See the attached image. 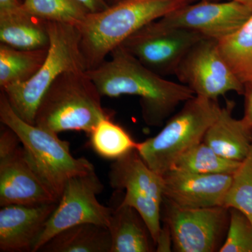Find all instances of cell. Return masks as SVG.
<instances>
[{"mask_svg":"<svg viewBox=\"0 0 252 252\" xmlns=\"http://www.w3.org/2000/svg\"><path fill=\"white\" fill-rule=\"evenodd\" d=\"M110 55L109 61L86 72L102 96L140 97L142 118L147 126H162L181 103L195 96L188 86L167 80L151 70L122 46Z\"/></svg>","mask_w":252,"mask_h":252,"instance_id":"cell-1","label":"cell"},{"mask_svg":"<svg viewBox=\"0 0 252 252\" xmlns=\"http://www.w3.org/2000/svg\"><path fill=\"white\" fill-rule=\"evenodd\" d=\"M197 0H120L107 9L89 13L77 26L86 67L102 64L113 50L149 23Z\"/></svg>","mask_w":252,"mask_h":252,"instance_id":"cell-2","label":"cell"},{"mask_svg":"<svg viewBox=\"0 0 252 252\" xmlns=\"http://www.w3.org/2000/svg\"><path fill=\"white\" fill-rule=\"evenodd\" d=\"M102 97L86 70L63 73L41 99L35 125L58 135L69 130L90 134L102 119L110 118Z\"/></svg>","mask_w":252,"mask_h":252,"instance_id":"cell-3","label":"cell"},{"mask_svg":"<svg viewBox=\"0 0 252 252\" xmlns=\"http://www.w3.org/2000/svg\"><path fill=\"white\" fill-rule=\"evenodd\" d=\"M0 121L19 137L32 166L59 200L68 180L94 170L85 158L72 157L69 142L61 140L58 134L18 117L3 91L0 94Z\"/></svg>","mask_w":252,"mask_h":252,"instance_id":"cell-4","label":"cell"},{"mask_svg":"<svg viewBox=\"0 0 252 252\" xmlns=\"http://www.w3.org/2000/svg\"><path fill=\"white\" fill-rule=\"evenodd\" d=\"M48 54L40 69L29 81L1 89L13 110L24 122L35 125L36 111L51 84L63 73L87 70L77 26L47 21Z\"/></svg>","mask_w":252,"mask_h":252,"instance_id":"cell-5","label":"cell"},{"mask_svg":"<svg viewBox=\"0 0 252 252\" xmlns=\"http://www.w3.org/2000/svg\"><path fill=\"white\" fill-rule=\"evenodd\" d=\"M220 108L217 100L195 95L185 102L157 135L137 142L136 151L153 171L162 177L182 154L203 142Z\"/></svg>","mask_w":252,"mask_h":252,"instance_id":"cell-6","label":"cell"},{"mask_svg":"<svg viewBox=\"0 0 252 252\" xmlns=\"http://www.w3.org/2000/svg\"><path fill=\"white\" fill-rule=\"evenodd\" d=\"M103 189L94 170L68 180L32 252H39L53 237L73 225L91 223L108 227L114 210L97 200Z\"/></svg>","mask_w":252,"mask_h":252,"instance_id":"cell-7","label":"cell"},{"mask_svg":"<svg viewBox=\"0 0 252 252\" xmlns=\"http://www.w3.org/2000/svg\"><path fill=\"white\" fill-rule=\"evenodd\" d=\"M204 38L197 32L167 26L158 19L136 32L121 46L145 67L164 77L175 74L189 50Z\"/></svg>","mask_w":252,"mask_h":252,"instance_id":"cell-8","label":"cell"},{"mask_svg":"<svg viewBox=\"0 0 252 252\" xmlns=\"http://www.w3.org/2000/svg\"><path fill=\"white\" fill-rule=\"evenodd\" d=\"M162 205V220L171 232L174 251L220 252L229 225V209L180 208L165 200Z\"/></svg>","mask_w":252,"mask_h":252,"instance_id":"cell-9","label":"cell"},{"mask_svg":"<svg viewBox=\"0 0 252 252\" xmlns=\"http://www.w3.org/2000/svg\"><path fill=\"white\" fill-rule=\"evenodd\" d=\"M175 74L195 95L217 100L229 92L243 94L245 86L220 53L218 41L204 38L186 54Z\"/></svg>","mask_w":252,"mask_h":252,"instance_id":"cell-10","label":"cell"},{"mask_svg":"<svg viewBox=\"0 0 252 252\" xmlns=\"http://www.w3.org/2000/svg\"><path fill=\"white\" fill-rule=\"evenodd\" d=\"M252 14V9L234 0H201L175 10L160 21L219 41L236 31Z\"/></svg>","mask_w":252,"mask_h":252,"instance_id":"cell-11","label":"cell"},{"mask_svg":"<svg viewBox=\"0 0 252 252\" xmlns=\"http://www.w3.org/2000/svg\"><path fill=\"white\" fill-rule=\"evenodd\" d=\"M233 175H205L171 169L162 176L163 200L185 209L224 206Z\"/></svg>","mask_w":252,"mask_h":252,"instance_id":"cell-12","label":"cell"},{"mask_svg":"<svg viewBox=\"0 0 252 252\" xmlns=\"http://www.w3.org/2000/svg\"><path fill=\"white\" fill-rule=\"evenodd\" d=\"M28 160L23 147L0 158V206L59 203Z\"/></svg>","mask_w":252,"mask_h":252,"instance_id":"cell-13","label":"cell"},{"mask_svg":"<svg viewBox=\"0 0 252 252\" xmlns=\"http://www.w3.org/2000/svg\"><path fill=\"white\" fill-rule=\"evenodd\" d=\"M58 203L10 205L0 210V252H31Z\"/></svg>","mask_w":252,"mask_h":252,"instance_id":"cell-14","label":"cell"},{"mask_svg":"<svg viewBox=\"0 0 252 252\" xmlns=\"http://www.w3.org/2000/svg\"><path fill=\"white\" fill-rule=\"evenodd\" d=\"M111 187L126 195L149 197L162 203L163 180L144 162L136 149L114 160L109 172Z\"/></svg>","mask_w":252,"mask_h":252,"instance_id":"cell-15","label":"cell"},{"mask_svg":"<svg viewBox=\"0 0 252 252\" xmlns=\"http://www.w3.org/2000/svg\"><path fill=\"white\" fill-rule=\"evenodd\" d=\"M234 102L228 101L209 127L203 142L217 154L233 161L242 162L252 147V132L242 119L233 116Z\"/></svg>","mask_w":252,"mask_h":252,"instance_id":"cell-16","label":"cell"},{"mask_svg":"<svg viewBox=\"0 0 252 252\" xmlns=\"http://www.w3.org/2000/svg\"><path fill=\"white\" fill-rule=\"evenodd\" d=\"M108 228L112 240L111 252H156L148 227L132 207L121 203L113 210Z\"/></svg>","mask_w":252,"mask_h":252,"instance_id":"cell-17","label":"cell"},{"mask_svg":"<svg viewBox=\"0 0 252 252\" xmlns=\"http://www.w3.org/2000/svg\"><path fill=\"white\" fill-rule=\"evenodd\" d=\"M0 42L18 49H47L50 36L47 21L22 9L0 14Z\"/></svg>","mask_w":252,"mask_h":252,"instance_id":"cell-18","label":"cell"},{"mask_svg":"<svg viewBox=\"0 0 252 252\" xmlns=\"http://www.w3.org/2000/svg\"><path fill=\"white\" fill-rule=\"evenodd\" d=\"M112 240L108 227L81 223L60 232L41 247L43 252H111Z\"/></svg>","mask_w":252,"mask_h":252,"instance_id":"cell-19","label":"cell"},{"mask_svg":"<svg viewBox=\"0 0 252 252\" xmlns=\"http://www.w3.org/2000/svg\"><path fill=\"white\" fill-rule=\"evenodd\" d=\"M47 49L24 50L0 44V87L26 82L44 63Z\"/></svg>","mask_w":252,"mask_h":252,"instance_id":"cell-20","label":"cell"},{"mask_svg":"<svg viewBox=\"0 0 252 252\" xmlns=\"http://www.w3.org/2000/svg\"><path fill=\"white\" fill-rule=\"evenodd\" d=\"M218 44L222 56L244 86L252 85V14Z\"/></svg>","mask_w":252,"mask_h":252,"instance_id":"cell-21","label":"cell"},{"mask_svg":"<svg viewBox=\"0 0 252 252\" xmlns=\"http://www.w3.org/2000/svg\"><path fill=\"white\" fill-rule=\"evenodd\" d=\"M240 163L221 157L203 141L182 154L172 169L205 175H233Z\"/></svg>","mask_w":252,"mask_h":252,"instance_id":"cell-22","label":"cell"},{"mask_svg":"<svg viewBox=\"0 0 252 252\" xmlns=\"http://www.w3.org/2000/svg\"><path fill=\"white\" fill-rule=\"evenodd\" d=\"M89 135L94 152L109 160H116L124 157L136 149L137 145L128 132L110 118L102 119Z\"/></svg>","mask_w":252,"mask_h":252,"instance_id":"cell-23","label":"cell"},{"mask_svg":"<svg viewBox=\"0 0 252 252\" xmlns=\"http://www.w3.org/2000/svg\"><path fill=\"white\" fill-rule=\"evenodd\" d=\"M23 5L29 14L44 21L77 27L90 13L77 0H23Z\"/></svg>","mask_w":252,"mask_h":252,"instance_id":"cell-24","label":"cell"},{"mask_svg":"<svg viewBox=\"0 0 252 252\" xmlns=\"http://www.w3.org/2000/svg\"><path fill=\"white\" fill-rule=\"evenodd\" d=\"M224 207L240 210L252 223V147L238 170L232 175Z\"/></svg>","mask_w":252,"mask_h":252,"instance_id":"cell-25","label":"cell"},{"mask_svg":"<svg viewBox=\"0 0 252 252\" xmlns=\"http://www.w3.org/2000/svg\"><path fill=\"white\" fill-rule=\"evenodd\" d=\"M228 231L220 252H252V223L245 214L229 209Z\"/></svg>","mask_w":252,"mask_h":252,"instance_id":"cell-26","label":"cell"},{"mask_svg":"<svg viewBox=\"0 0 252 252\" xmlns=\"http://www.w3.org/2000/svg\"><path fill=\"white\" fill-rule=\"evenodd\" d=\"M173 243L171 232L166 223H163L161 229L156 241V252H169L172 251Z\"/></svg>","mask_w":252,"mask_h":252,"instance_id":"cell-27","label":"cell"},{"mask_svg":"<svg viewBox=\"0 0 252 252\" xmlns=\"http://www.w3.org/2000/svg\"><path fill=\"white\" fill-rule=\"evenodd\" d=\"M245 112L242 120L252 132V85L245 86Z\"/></svg>","mask_w":252,"mask_h":252,"instance_id":"cell-28","label":"cell"},{"mask_svg":"<svg viewBox=\"0 0 252 252\" xmlns=\"http://www.w3.org/2000/svg\"><path fill=\"white\" fill-rule=\"evenodd\" d=\"M77 1L84 5L90 13L103 11L109 6L107 0H77Z\"/></svg>","mask_w":252,"mask_h":252,"instance_id":"cell-29","label":"cell"},{"mask_svg":"<svg viewBox=\"0 0 252 252\" xmlns=\"http://www.w3.org/2000/svg\"><path fill=\"white\" fill-rule=\"evenodd\" d=\"M21 0H0V14H8L22 9Z\"/></svg>","mask_w":252,"mask_h":252,"instance_id":"cell-30","label":"cell"},{"mask_svg":"<svg viewBox=\"0 0 252 252\" xmlns=\"http://www.w3.org/2000/svg\"><path fill=\"white\" fill-rule=\"evenodd\" d=\"M234 1H238L252 9V0H234Z\"/></svg>","mask_w":252,"mask_h":252,"instance_id":"cell-31","label":"cell"},{"mask_svg":"<svg viewBox=\"0 0 252 252\" xmlns=\"http://www.w3.org/2000/svg\"><path fill=\"white\" fill-rule=\"evenodd\" d=\"M119 1H120V0H109V5L114 4V3L117 2Z\"/></svg>","mask_w":252,"mask_h":252,"instance_id":"cell-32","label":"cell"},{"mask_svg":"<svg viewBox=\"0 0 252 252\" xmlns=\"http://www.w3.org/2000/svg\"><path fill=\"white\" fill-rule=\"evenodd\" d=\"M207 1H221V0H207Z\"/></svg>","mask_w":252,"mask_h":252,"instance_id":"cell-33","label":"cell"},{"mask_svg":"<svg viewBox=\"0 0 252 252\" xmlns=\"http://www.w3.org/2000/svg\"><path fill=\"white\" fill-rule=\"evenodd\" d=\"M107 1H108L109 4V0H107Z\"/></svg>","mask_w":252,"mask_h":252,"instance_id":"cell-34","label":"cell"}]
</instances>
